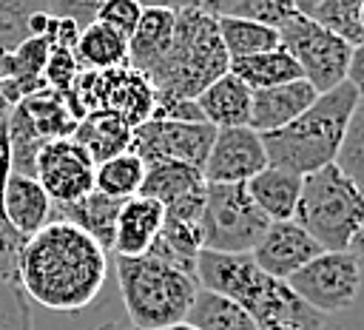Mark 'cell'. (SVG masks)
<instances>
[{
  "label": "cell",
  "instance_id": "cell-1",
  "mask_svg": "<svg viewBox=\"0 0 364 330\" xmlns=\"http://www.w3.org/2000/svg\"><path fill=\"white\" fill-rule=\"evenodd\" d=\"M108 279V250L71 222L51 219L26 239L17 259V284L26 299L74 313L88 307Z\"/></svg>",
  "mask_w": 364,
  "mask_h": 330
},
{
  "label": "cell",
  "instance_id": "cell-2",
  "mask_svg": "<svg viewBox=\"0 0 364 330\" xmlns=\"http://www.w3.org/2000/svg\"><path fill=\"white\" fill-rule=\"evenodd\" d=\"M196 279L202 290L219 293L239 307H245L259 330H270L279 324H290L299 330H318L321 313H316L307 302L296 296V290L267 276L253 256H228V253H210L202 250L196 262Z\"/></svg>",
  "mask_w": 364,
  "mask_h": 330
},
{
  "label": "cell",
  "instance_id": "cell-3",
  "mask_svg": "<svg viewBox=\"0 0 364 330\" xmlns=\"http://www.w3.org/2000/svg\"><path fill=\"white\" fill-rule=\"evenodd\" d=\"M176 28L168 57L151 74L156 100H199L219 77L230 71L219 23L202 3H176Z\"/></svg>",
  "mask_w": 364,
  "mask_h": 330
},
{
  "label": "cell",
  "instance_id": "cell-4",
  "mask_svg": "<svg viewBox=\"0 0 364 330\" xmlns=\"http://www.w3.org/2000/svg\"><path fill=\"white\" fill-rule=\"evenodd\" d=\"M358 91L350 82L321 94L296 122L282 131L262 134L270 165L310 176L327 165H336L350 114L358 102Z\"/></svg>",
  "mask_w": 364,
  "mask_h": 330
},
{
  "label": "cell",
  "instance_id": "cell-5",
  "mask_svg": "<svg viewBox=\"0 0 364 330\" xmlns=\"http://www.w3.org/2000/svg\"><path fill=\"white\" fill-rule=\"evenodd\" d=\"M117 282L134 330H162L188 319L199 279L162 262L154 253L117 259Z\"/></svg>",
  "mask_w": 364,
  "mask_h": 330
},
{
  "label": "cell",
  "instance_id": "cell-6",
  "mask_svg": "<svg viewBox=\"0 0 364 330\" xmlns=\"http://www.w3.org/2000/svg\"><path fill=\"white\" fill-rule=\"evenodd\" d=\"M293 219L321 245V250L344 253L364 228V193L338 165H327L304 176Z\"/></svg>",
  "mask_w": 364,
  "mask_h": 330
},
{
  "label": "cell",
  "instance_id": "cell-7",
  "mask_svg": "<svg viewBox=\"0 0 364 330\" xmlns=\"http://www.w3.org/2000/svg\"><path fill=\"white\" fill-rule=\"evenodd\" d=\"M270 219L250 199L247 185H208L202 208V250L247 256L264 236Z\"/></svg>",
  "mask_w": 364,
  "mask_h": 330
},
{
  "label": "cell",
  "instance_id": "cell-8",
  "mask_svg": "<svg viewBox=\"0 0 364 330\" xmlns=\"http://www.w3.org/2000/svg\"><path fill=\"white\" fill-rule=\"evenodd\" d=\"M279 43L282 48L299 63L304 80L321 94L338 88L347 82V68L353 57V46L344 43L341 37L324 31L304 14L293 11L282 28H279Z\"/></svg>",
  "mask_w": 364,
  "mask_h": 330
},
{
  "label": "cell",
  "instance_id": "cell-9",
  "mask_svg": "<svg viewBox=\"0 0 364 330\" xmlns=\"http://www.w3.org/2000/svg\"><path fill=\"white\" fill-rule=\"evenodd\" d=\"M301 302L316 313H338L358 299L361 290V259L353 250L321 253L287 279Z\"/></svg>",
  "mask_w": 364,
  "mask_h": 330
},
{
  "label": "cell",
  "instance_id": "cell-10",
  "mask_svg": "<svg viewBox=\"0 0 364 330\" xmlns=\"http://www.w3.org/2000/svg\"><path fill=\"white\" fill-rule=\"evenodd\" d=\"M216 128L208 122H168L148 119L134 128L131 154H136L145 165L151 162H185L193 168H205L210 154Z\"/></svg>",
  "mask_w": 364,
  "mask_h": 330
},
{
  "label": "cell",
  "instance_id": "cell-11",
  "mask_svg": "<svg viewBox=\"0 0 364 330\" xmlns=\"http://www.w3.org/2000/svg\"><path fill=\"white\" fill-rule=\"evenodd\" d=\"M34 179L43 185L54 205H71L94 191L97 162L80 142L57 139L40 151L34 162Z\"/></svg>",
  "mask_w": 364,
  "mask_h": 330
},
{
  "label": "cell",
  "instance_id": "cell-12",
  "mask_svg": "<svg viewBox=\"0 0 364 330\" xmlns=\"http://www.w3.org/2000/svg\"><path fill=\"white\" fill-rule=\"evenodd\" d=\"M267 165L270 159H267L262 134H256L250 125L222 128L213 137L202 176L208 185H247Z\"/></svg>",
  "mask_w": 364,
  "mask_h": 330
},
{
  "label": "cell",
  "instance_id": "cell-13",
  "mask_svg": "<svg viewBox=\"0 0 364 330\" xmlns=\"http://www.w3.org/2000/svg\"><path fill=\"white\" fill-rule=\"evenodd\" d=\"M321 253H324L321 245L296 219H287V222H270L250 256L267 276L287 282Z\"/></svg>",
  "mask_w": 364,
  "mask_h": 330
},
{
  "label": "cell",
  "instance_id": "cell-14",
  "mask_svg": "<svg viewBox=\"0 0 364 330\" xmlns=\"http://www.w3.org/2000/svg\"><path fill=\"white\" fill-rule=\"evenodd\" d=\"M162 225H165V205H159L156 199L131 196L119 211L111 250L117 253V259H139L151 253V247L162 233Z\"/></svg>",
  "mask_w": 364,
  "mask_h": 330
},
{
  "label": "cell",
  "instance_id": "cell-15",
  "mask_svg": "<svg viewBox=\"0 0 364 330\" xmlns=\"http://www.w3.org/2000/svg\"><path fill=\"white\" fill-rule=\"evenodd\" d=\"M173 28H176V11L171 6H142L139 26L128 40V65L151 80V74L171 51Z\"/></svg>",
  "mask_w": 364,
  "mask_h": 330
},
{
  "label": "cell",
  "instance_id": "cell-16",
  "mask_svg": "<svg viewBox=\"0 0 364 330\" xmlns=\"http://www.w3.org/2000/svg\"><path fill=\"white\" fill-rule=\"evenodd\" d=\"M316 100H318V91L307 80H296V82H284V85H276V88L253 91L250 128L256 134L282 131L290 122H296Z\"/></svg>",
  "mask_w": 364,
  "mask_h": 330
},
{
  "label": "cell",
  "instance_id": "cell-17",
  "mask_svg": "<svg viewBox=\"0 0 364 330\" xmlns=\"http://www.w3.org/2000/svg\"><path fill=\"white\" fill-rule=\"evenodd\" d=\"M51 196L43 191V185L34 176L11 174L3 191V213L9 225L23 236L31 239L51 222Z\"/></svg>",
  "mask_w": 364,
  "mask_h": 330
},
{
  "label": "cell",
  "instance_id": "cell-18",
  "mask_svg": "<svg viewBox=\"0 0 364 330\" xmlns=\"http://www.w3.org/2000/svg\"><path fill=\"white\" fill-rule=\"evenodd\" d=\"M122 205H125V199L105 196V193H100L94 188L88 196H82V199H77L71 205H54L51 208V219L77 225L100 247L111 250L114 247V230H117V219H119Z\"/></svg>",
  "mask_w": 364,
  "mask_h": 330
},
{
  "label": "cell",
  "instance_id": "cell-19",
  "mask_svg": "<svg viewBox=\"0 0 364 330\" xmlns=\"http://www.w3.org/2000/svg\"><path fill=\"white\" fill-rule=\"evenodd\" d=\"M202 117L208 125H213L216 131L222 128H245L250 125V114H253V91L233 77L230 71L225 77H219L199 100Z\"/></svg>",
  "mask_w": 364,
  "mask_h": 330
},
{
  "label": "cell",
  "instance_id": "cell-20",
  "mask_svg": "<svg viewBox=\"0 0 364 330\" xmlns=\"http://www.w3.org/2000/svg\"><path fill=\"white\" fill-rule=\"evenodd\" d=\"M301 185H304V176L267 165L262 174H256L247 182V193L270 222H287L296 213Z\"/></svg>",
  "mask_w": 364,
  "mask_h": 330
},
{
  "label": "cell",
  "instance_id": "cell-21",
  "mask_svg": "<svg viewBox=\"0 0 364 330\" xmlns=\"http://www.w3.org/2000/svg\"><path fill=\"white\" fill-rule=\"evenodd\" d=\"M71 139L80 142L91 154V159L100 165V162H108V159L131 151L134 128L111 111H91L85 119H80Z\"/></svg>",
  "mask_w": 364,
  "mask_h": 330
},
{
  "label": "cell",
  "instance_id": "cell-22",
  "mask_svg": "<svg viewBox=\"0 0 364 330\" xmlns=\"http://www.w3.org/2000/svg\"><path fill=\"white\" fill-rule=\"evenodd\" d=\"M14 111L26 119V125L48 145V142H57V139H71L74 131H77V119L71 117L65 100L51 91V88H43L31 97H26L20 105H14Z\"/></svg>",
  "mask_w": 364,
  "mask_h": 330
},
{
  "label": "cell",
  "instance_id": "cell-23",
  "mask_svg": "<svg viewBox=\"0 0 364 330\" xmlns=\"http://www.w3.org/2000/svg\"><path fill=\"white\" fill-rule=\"evenodd\" d=\"M205 188V176L199 168L185 165V162H151L145 165V179L136 196L156 199L159 205H173L196 191Z\"/></svg>",
  "mask_w": 364,
  "mask_h": 330
},
{
  "label": "cell",
  "instance_id": "cell-24",
  "mask_svg": "<svg viewBox=\"0 0 364 330\" xmlns=\"http://www.w3.org/2000/svg\"><path fill=\"white\" fill-rule=\"evenodd\" d=\"M230 74L239 77L250 91H264V88L304 80L299 63L282 46L273 51H264V54L245 57V60H230Z\"/></svg>",
  "mask_w": 364,
  "mask_h": 330
},
{
  "label": "cell",
  "instance_id": "cell-25",
  "mask_svg": "<svg viewBox=\"0 0 364 330\" xmlns=\"http://www.w3.org/2000/svg\"><path fill=\"white\" fill-rule=\"evenodd\" d=\"M361 6H364V0H296L299 14H304L324 31L341 37L353 48L364 43Z\"/></svg>",
  "mask_w": 364,
  "mask_h": 330
},
{
  "label": "cell",
  "instance_id": "cell-26",
  "mask_svg": "<svg viewBox=\"0 0 364 330\" xmlns=\"http://www.w3.org/2000/svg\"><path fill=\"white\" fill-rule=\"evenodd\" d=\"M74 57H77L80 68L111 71V68L128 65V40L119 37L105 23H91L88 28H82Z\"/></svg>",
  "mask_w": 364,
  "mask_h": 330
},
{
  "label": "cell",
  "instance_id": "cell-27",
  "mask_svg": "<svg viewBox=\"0 0 364 330\" xmlns=\"http://www.w3.org/2000/svg\"><path fill=\"white\" fill-rule=\"evenodd\" d=\"M185 321L193 324L196 330H259V324L253 321V316L245 307H239L236 302H230L219 293L202 290V287H199Z\"/></svg>",
  "mask_w": 364,
  "mask_h": 330
},
{
  "label": "cell",
  "instance_id": "cell-28",
  "mask_svg": "<svg viewBox=\"0 0 364 330\" xmlns=\"http://www.w3.org/2000/svg\"><path fill=\"white\" fill-rule=\"evenodd\" d=\"M219 23V37L222 46L228 48L230 60H245L253 54H264L279 48V31L262 23H250V20H239V17H216Z\"/></svg>",
  "mask_w": 364,
  "mask_h": 330
},
{
  "label": "cell",
  "instance_id": "cell-29",
  "mask_svg": "<svg viewBox=\"0 0 364 330\" xmlns=\"http://www.w3.org/2000/svg\"><path fill=\"white\" fill-rule=\"evenodd\" d=\"M142 179H145V162L136 154L125 151V154L97 165L94 188L105 196H114V199H131L139 193Z\"/></svg>",
  "mask_w": 364,
  "mask_h": 330
},
{
  "label": "cell",
  "instance_id": "cell-30",
  "mask_svg": "<svg viewBox=\"0 0 364 330\" xmlns=\"http://www.w3.org/2000/svg\"><path fill=\"white\" fill-rule=\"evenodd\" d=\"M205 11L213 17H239L250 23H262L270 28H282V23L296 11V3L290 0H210L202 3Z\"/></svg>",
  "mask_w": 364,
  "mask_h": 330
},
{
  "label": "cell",
  "instance_id": "cell-31",
  "mask_svg": "<svg viewBox=\"0 0 364 330\" xmlns=\"http://www.w3.org/2000/svg\"><path fill=\"white\" fill-rule=\"evenodd\" d=\"M9 176H11V145H9L6 128H0V279L17 282V259H20L26 239L9 225L3 213V191H6Z\"/></svg>",
  "mask_w": 364,
  "mask_h": 330
},
{
  "label": "cell",
  "instance_id": "cell-32",
  "mask_svg": "<svg viewBox=\"0 0 364 330\" xmlns=\"http://www.w3.org/2000/svg\"><path fill=\"white\" fill-rule=\"evenodd\" d=\"M48 6L40 3H20V0H0V57L14 54L23 43H28L31 20L37 11H46Z\"/></svg>",
  "mask_w": 364,
  "mask_h": 330
},
{
  "label": "cell",
  "instance_id": "cell-33",
  "mask_svg": "<svg viewBox=\"0 0 364 330\" xmlns=\"http://www.w3.org/2000/svg\"><path fill=\"white\" fill-rule=\"evenodd\" d=\"M336 165L364 193V97H358V102H355V108L350 114V122H347Z\"/></svg>",
  "mask_w": 364,
  "mask_h": 330
},
{
  "label": "cell",
  "instance_id": "cell-34",
  "mask_svg": "<svg viewBox=\"0 0 364 330\" xmlns=\"http://www.w3.org/2000/svg\"><path fill=\"white\" fill-rule=\"evenodd\" d=\"M0 330H31L28 299L17 282L0 279Z\"/></svg>",
  "mask_w": 364,
  "mask_h": 330
},
{
  "label": "cell",
  "instance_id": "cell-35",
  "mask_svg": "<svg viewBox=\"0 0 364 330\" xmlns=\"http://www.w3.org/2000/svg\"><path fill=\"white\" fill-rule=\"evenodd\" d=\"M139 17H142V6L134 0H108V3H100V11H97V23H105L125 40L134 37Z\"/></svg>",
  "mask_w": 364,
  "mask_h": 330
},
{
  "label": "cell",
  "instance_id": "cell-36",
  "mask_svg": "<svg viewBox=\"0 0 364 330\" xmlns=\"http://www.w3.org/2000/svg\"><path fill=\"white\" fill-rule=\"evenodd\" d=\"M80 63L74 57V51H65V48H51V57L46 63V71H43V80L51 91H57L60 97L71 91L77 74H80Z\"/></svg>",
  "mask_w": 364,
  "mask_h": 330
},
{
  "label": "cell",
  "instance_id": "cell-37",
  "mask_svg": "<svg viewBox=\"0 0 364 330\" xmlns=\"http://www.w3.org/2000/svg\"><path fill=\"white\" fill-rule=\"evenodd\" d=\"M151 119H168V122H205L202 108L196 100H156Z\"/></svg>",
  "mask_w": 364,
  "mask_h": 330
},
{
  "label": "cell",
  "instance_id": "cell-38",
  "mask_svg": "<svg viewBox=\"0 0 364 330\" xmlns=\"http://www.w3.org/2000/svg\"><path fill=\"white\" fill-rule=\"evenodd\" d=\"M347 82L364 97V43L353 48V57H350V68H347Z\"/></svg>",
  "mask_w": 364,
  "mask_h": 330
},
{
  "label": "cell",
  "instance_id": "cell-39",
  "mask_svg": "<svg viewBox=\"0 0 364 330\" xmlns=\"http://www.w3.org/2000/svg\"><path fill=\"white\" fill-rule=\"evenodd\" d=\"M350 250H353L358 259H364V228L358 230V236H355V242H353V247H350Z\"/></svg>",
  "mask_w": 364,
  "mask_h": 330
},
{
  "label": "cell",
  "instance_id": "cell-40",
  "mask_svg": "<svg viewBox=\"0 0 364 330\" xmlns=\"http://www.w3.org/2000/svg\"><path fill=\"white\" fill-rule=\"evenodd\" d=\"M9 117H11V105L0 97V128H6V122H9Z\"/></svg>",
  "mask_w": 364,
  "mask_h": 330
},
{
  "label": "cell",
  "instance_id": "cell-41",
  "mask_svg": "<svg viewBox=\"0 0 364 330\" xmlns=\"http://www.w3.org/2000/svg\"><path fill=\"white\" fill-rule=\"evenodd\" d=\"M162 330H196V327L188 324V321H179V324H171V327H162Z\"/></svg>",
  "mask_w": 364,
  "mask_h": 330
},
{
  "label": "cell",
  "instance_id": "cell-42",
  "mask_svg": "<svg viewBox=\"0 0 364 330\" xmlns=\"http://www.w3.org/2000/svg\"><path fill=\"white\" fill-rule=\"evenodd\" d=\"M97 330H128V327H117V324H102V327H97Z\"/></svg>",
  "mask_w": 364,
  "mask_h": 330
},
{
  "label": "cell",
  "instance_id": "cell-43",
  "mask_svg": "<svg viewBox=\"0 0 364 330\" xmlns=\"http://www.w3.org/2000/svg\"><path fill=\"white\" fill-rule=\"evenodd\" d=\"M270 330H299V327H290V324H279V327H270Z\"/></svg>",
  "mask_w": 364,
  "mask_h": 330
},
{
  "label": "cell",
  "instance_id": "cell-44",
  "mask_svg": "<svg viewBox=\"0 0 364 330\" xmlns=\"http://www.w3.org/2000/svg\"><path fill=\"white\" fill-rule=\"evenodd\" d=\"M361 28H364V6H361Z\"/></svg>",
  "mask_w": 364,
  "mask_h": 330
}]
</instances>
